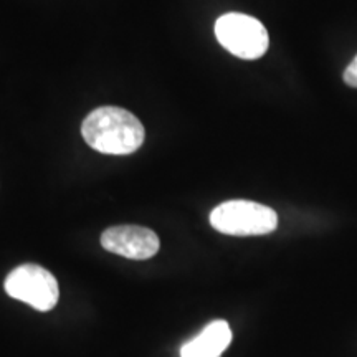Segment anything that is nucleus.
<instances>
[{
  "mask_svg": "<svg viewBox=\"0 0 357 357\" xmlns=\"http://www.w3.org/2000/svg\"><path fill=\"white\" fill-rule=\"evenodd\" d=\"M102 248L131 260H147L159 250V238L153 230L139 225L111 227L101 235Z\"/></svg>",
  "mask_w": 357,
  "mask_h": 357,
  "instance_id": "5",
  "label": "nucleus"
},
{
  "mask_svg": "<svg viewBox=\"0 0 357 357\" xmlns=\"http://www.w3.org/2000/svg\"><path fill=\"white\" fill-rule=\"evenodd\" d=\"M83 139L98 153L128 155L144 142V126L128 109L102 106L89 113L82 126Z\"/></svg>",
  "mask_w": 357,
  "mask_h": 357,
  "instance_id": "1",
  "label": "nucleus"
},
{
  "mask_svg": "<svg viewBox=\"0 0 357 357\" xmlns=\"http://www.w3.org/2000/svg\"><path fill=\"white\" fill-rule=\"evenodd\" d=\"M344 82L352 88H357V56L351 61L344 71Z\"/></svg>",
  "mask_w": 357,
  "mask_h": 357,
  "instance_id": "7",
  "label": "nucleus"
},
{
  "mask_svg": "<svg viewBox=\"0 0 357 357\" xmlns=\"http://www.w3.org/2000/svg\"><path fill=\"white\" fill-rule=\"evenodd\" d=\"M211 225L225 235H268L278 227V215L266 205L250 200H229L213 208Z\"/></svg>",
  "mask_w": 357,
  "mask_h": 357,
  "instance_id": "2",
  "label": "nucleus"
},
{
  "mask_svg": "<svg viewBox=\"0 0 357 357\" xmlns=\"http://www.w3.org/2000/svg\"><path fill=\"white\" fill-rule=\"evenodd\" d=\"M215 35L225 50L243 60H257L263 56L270 45L268 32L261 22L238 12L222 15L215 24Z\"/></svg>",
  "mask_w": 357,
  "mask_h": 357,
  "instance_id": "3",
  "label": "nucleus"
},
{
  "mask_svg": "<svg viewBox=\"0 0 357 357\" xmlns=\"http://www.w3.org/2000/svg\"><path fill=\"white\" fill-rule=\"evenodd\" d=\"M6 291L13 300L24 301L38 311H50L60 298V288L50 271L26 263L17 266L6 278Z\"/></svg>",
  "mask_w": 357,
  "mask_h": 357,
  "instance_id": "4",
  "label": "nucleus"
},
{
  "mask_svg": "<svg viewBox=\"0 0 357 357\" xmlns=\"http://www.w3.org/2000/svg\"><path fill=\"white\" fill-rule=\"evenodd\" d=\"M231 342V329L227 321H212L197 336L181 347V357H220Z\"/></svg>",
  "mask_w": 357,
  "mask_h": 357,
  "instance_id": "6",
  "label": "nucleus"
}]
</instances>
